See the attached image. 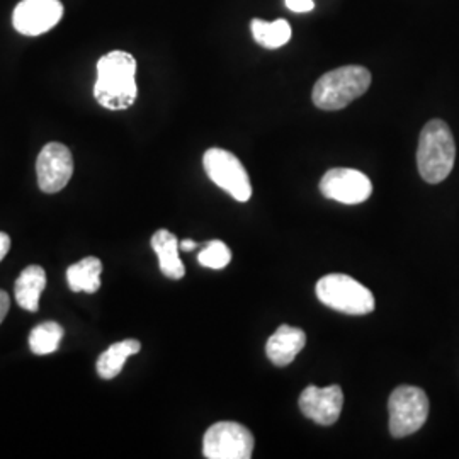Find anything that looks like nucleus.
<instances>
[{"label": "nucleus", "mask_w": 459, "mask_h": 459, "mask_svg": "<svg viewBox=\"0 0 459 459\" xmlns=\"http://www.w3.org/2000/svg\"><path fill=\"white\" fill-rule=\"evenodd\" d=\"M64 17L60 0H21L13 14L17 33L39 36L48 33Z\"/></svg>", "instance_id": "obj_10"}, {"label": "nucleus", "mask_w": 459, "mask_h": 459, "mask_svg": "<svg viewBox=\"0 0 459 459\" xmlns=\"http://www.w3.org/2000/svg\"><path fill=\"white\" fill-rule=\"evenodd\" d=\"M390 432L396 439L420 430L429 417V398L417 386H398L388 400Z\"/></svg>", "instance_id": "obj_5"}, {"label": "nucleus", "mask_w": 459, "mask_h": 459, "mask_svg": "<svg viewBox=\"0 0 459 459\" xmlns=\"http://www.w3.org/2000/svg\"><path fill=\"white\" fill-rule=\"evenodd\" d=\"M36 174L38 186L43 193H60L74 174V159L70 150L56 142L45 145L36 160Z\"/></svg>", "instance_id": "obj_8"}, {"label": "nucleus", "mask_w": 459, "mask_h": 459, "mask_svg": "<svg viewBox=\"0 0 459 459\" xmlns=\"http://www.w3.org/2000/svg\"><path fill=\"white\" fill-rule=\"evenodd\" d=\"M298 403L303 415L312 419L313 422L320 426H333L344 407V394L337 385L327 388H316L312 385L299 394Z\"/></svg>", "instance_id": "obj_11"}, {"label": "nucleus", "mask_w": 459, "mask_h": 459, "mask_svg": "<svg viewBox=\"0 0 459 459\" xmlns=\"http://www.w3.org/2000/svg\"><path fill=\"white\" fill-rule=\"evenodd\" d=\"M208 178L238 203H247L252 196V186L246 167L229 150L210 148L203 157Z\"/></svg>", "instance_id": "obj_6"}, {"label": "nucleus", "mask_w": 459, "mask_h": 459, "mask_svg": "<svg viewBox=\"0 0 459 459\" xmlns=\"http://www.w3.org/2000/svg\"><path fill=\"white\" fill-rule=\"evenodd\" d=\"M9 248H11V238H9V235L4 233V231H0V261L7 255Z\"/></svg>", "instance_id": "obj_22"}, {"label": "nucleus", "mask_w": 459, "mask_h": 459, "mask_svg": "<svg viewBox=\"0 0 459 459\" xmlns=\"http://www.w3.org/2000/svg\"><path fill=\"white\" fill-rule=\"evenodd\" d=\"M47 286V273L39 265L26 267L14 286L17 305L28 312H38L39 298Z\"/></svg>", "instance_id": "obj_14"}, {"label": "nucleus", "mask_w": 459, "mask_h": 459, "mask_svg": "<svg viewBox=\"0 0 459 459\" xmlns=\"http://www.w3.org/2000/svg\"><path fill=\"white\" fill-rule=\"evenodd\" d=\"M152 248L159 257V265L164 276L170 279H182L186 274V267L179 257V242L174 233L169 230H159L152 237Z\"/></svg>", "instance_id": "obj_13"}, {"label": "nucleus", "mask_w": 459, "mask_h": 459, "mask_svg": "<svg viewBox=\"0 0 459 459\" xmlns=\"http://www.w3.org/2000/svg\"><path fill=\"white\" fill-rule=\"evenodd\" d=\"M286 7L293 13L303 14V13H310L315 7L313 0H286Z\"/></svg>", "instance_id": "obj_20"}, {"label": "nucleus", "mask_w": 459, "mask_h": 459, "mask_svg": "<svg viewBox=\"0 0 459 459\" xmlns=\"http://www.w3.org/2000/svg\"><path fill=\"white\" fill-rule=\"evenodd\" d=\"M456 160V143L443 119H432L420 132L417 148L419 174L429 184L446 181Z\"/></svg>", "instance_id": "obj_2"}, {"label": "nucleus", "mask_w": 459, "mask_h": 459, "mask_svg": "<svg viewBox=\"0 0 459 459\" xmlns=\"http://www.w3.org/2000/svg\"><path fill=\"white\" fill-rule=\"evenodd\" d=\"M250 30L255 43L267 49L281 48L291 39V26L286 19H276L273 22L252 19Z\"/></svg>", "instance_id": "obj_17"}, {"label": "nucleus", "mask_w": 459, "mask_h": 459, "mask_svg": "<svg viewBox=\"0 0 459 459\" xmlns=\"http://www.w3.org/2000/svg\"><path fill=\"white\" fill-rule=\"evenodd\" d=\"M136 60L132 53L116 49L98 62V81L94 83V98L109 111H123L138 98Z\"/></svg>", "instance_id": "obj_1"}, {"label": "nucleus", "mask_w": 459, "mask_h": 459, "mask_svg": "<svg viewBox=\"0 0 459 459\" xmlns=\"http://www.w3.org/2000/svg\"><path fill=\"white\" fill-rule=\"evenodd\" d=\"M371 85V72L361 65H345L324 74L313 85V104L322 111H339L361 98Z\"/></svg>", "instance_id": "obj_3"}, {"label": "nucleus", "mask_w": 459, "mask_h": 459, "mask_svg": "<svg viewBox=\"0 0 459 459\" xmlns=\"http://www.w3.org/2000/svg\"><path fill=\"white\" fill-rule=\"evenodd\" d=\"M197 261L203 267L208 269H223L231 261V252L225 242L212 240L199 252Z\"/></svg>", "instance_id": "obj_19"}, {"label": "nucleus", "mask_w": 459, "mask_h": 459, "mask_svg": "<svg viewBox=\"0 0 459 459\" xmlns=\"http://www.w3.org/2000/svg\"><path fill=\"white\" fill-rule=\"evenodd\" d=\"M102 263L98 257H85L81 263L74 264L66 269V281L72 291L96 293L100 288Z\"/></svg>", "instance_id": "obj_16"}, {"label": "nucleus", "mask_w": 459, "mask_h": 459, "mask_svg": "<svg viewBox=\"0 0 459 459\" xmlns=\"http://www.w3.org/2000/svg\"><path fill=\"white\" fill-rule=\"evenodd\" d=\"M318 299L337 312L345 315H368L375 312V296L347 274H327L316 282Z\"/></svg>", "instance_id": "obj_4"}, {"label": "nucleus", "mask_w": 459, "mask_h": 459, "mask_svg": "<svg viewBox=\"0 0 459 459\" xmlns=\"http://www.w3.org/2000/svg\"><path fill=\"white\" fill-rule=\"evenodd\" d=\"M142 344L134 339H126L121 342L111 345L108 351H104L98 359V373L102 379H113L117 377L128 361L134 354H138Z\"/></svg>", "instance_id": "obj_15"}, {"label": "nucleus", "mask_w": 459, "mask_h": 459, "mask_svg": "<svg viewBox=\"0 0 459 459\" xmlns=\"http://www.w3.org/2000/svg\"><path fill=\"white\" fill-rule=\"evenodd\" d=\"M9 307H11V298H9V295H7L5 291L0 290V324H2L4 318L7 316Z\"/></svg>", "instance_id": "obj_21"}, {"label": "nucleus", "mask_w": 459, "mask_h": 459, "mask_svg": "<svg viewBox=\"0 0 459 459\" xmlns=\"http://www.w3.org/2000/svg\"><path fill=\"white\" fill-rule=\"evenodd\" d=\"M254 444V436L246 426L216 422L204 434L203 455L208 459H248Z\"/></svg>", "instance_id": "obj_7"}, {"label": "nucleus", "mask_w": 459, "mask_h": 459, "mask_svg": "<svg viewBox=\"0 0 459 459\" xmlns=\"http://www.w3.org/2000/svg\"><path fill=\"white\" fill-rule=\"evenodd\" d=\"M64 339V327L56 322H45L33 328L30 335V347L36 356L53 354Z\"/></svg>", "instance_id": "obj_18"}, {"label": "nucleus", "mask_w": 459, "mask_h": 459, "mask_svg": "<svg viewBox=\"0 0 459 459\" xmlns=\"http://www.w3.org/2000/svg\"><path fill=\"white\" fill-rule=\"evenodd\" d=\"M320 193L342 204H361L373 193V184L356 169H330L320 181Z\"/></svg>", "instance_id": "obj_9"}, {"label": "nucleus", "mask_w": 459, "mask_h": 459, "mask_svg": "<svg viewBox=\"0 0 459 459\" xmlns=\"http://www.w3.org/2000/svg\"><path fill=\"white\" fill-rule=\"evenodd\" d=\"M179 247H181L182 250H186V252H191V250L197 248V244L195 240H182Z\"/></svg>", "instance_id": "obj_23"}, {"label": "nucleus", "mask_w": 459, "mask_h": 459, "mask_svg": "<svg viewBox=\"0 0 459 459\" xmlns=\"http://www.w3.org/2000/svg\"><path fill=\"white\" fill-rule=\"evenodd\" d=\"M305 344H307V335L301 328L281 325L269 337L265 344V354L274 366L284 368L295 361L296 356L303 351Z\"/></svg>", "instance_id": "obj_12"}]
</instances>
